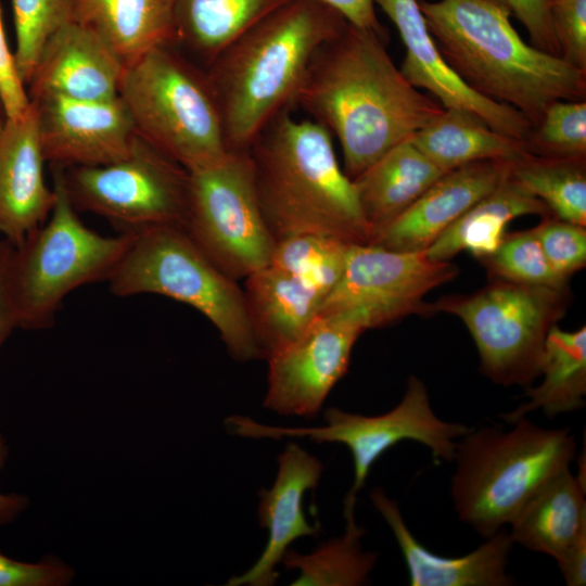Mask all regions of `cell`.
<instances>
[{
    "label": "cell",
    "instance_id": "484cf974",
    "mask_svg": "<svg viewBox=\"0 0 586 586\" xmlns=\"http://www.w3.org/2000/svg\"><path fill=\"white\" fill-rule=\"evenodd\" d=\"M550 216L548 207L510 174L485 198L451 224L425 251L433 260L449 262L460 252L479 260L493 254L508 224L521 216Z\"/></svg>",
    "mask_w": 586,
    "mask_h": 586
},
{
    "label": "cell",
    "instance_id": "7a4b0ae2",
    "mask_svg": "<svg viewBox=\"0 0 586 586\" xmlns=\"http://www.w3.org/2000/svg\"><path fill=\"white\" fill-rule=\"evenodd\" d=\"M346 25L318 0H290L215 58L206 74L229 151L246 152L268 124L295 104L314 55Z\"/></svg>",
    "mask_w": 586,
    "mask_h": 586
},
{
    "label": "cell",
    "instance_id": "277c9868",
    "mask_svg": "<svg viewBox=\"0 0 586 586\" xmlns=\"http://www.w3.org/2000/svg\"><path fill=\"white\" fill-rule=\"evenodd\" d=\"M247 153L276 242L300 234L370 242L353 180L340 167L331 133L322 125L285 111L266 126Z\"/></svg>",
    "mask_w": 586,
    "mask_h": 586
},
{
    "label": "cell",
    "instance_id": "d6a6232c",
    "mask_svg": "<svg viewBox=\"0 0 586 586\" xmlns=\"http://www.w3.org/2000/svg\"><path fill=\"white\" fill-rule=\"evenodd\" d=\"M16 34L14 58L25 86L50 38L74 21V0H11Z\"/></svg>",
    "mask_w": 586,
    "mask_h": 586
},
{
    "label": "cell",
    "instance_id": "52a82bcc",
    "mask_svg": "<svg viewBox=\"0 0 586 586\" xmlns=\"http://www.w3.org/2000/svg\"><path fill=\"white\" fill-rule=\"evenodd\" d=\"M118 97L137 135L187 171L230 152L206 71L174 46L156 48L126 66Z\"/></svg>",
    "mask_w": 586,
    "mask_h": 586
},
{
    "label": "cell",
    "instance_id": "ee69618b",
    "mask_svg": "<svg viewBox=\"0 0 586 586\" xmlns=\"http://www.w3.org/2000/svg\"><path fill=\"white\" fill-rule=\"evenodd\" d=\"M10 448L8 441L0 433V471L3 469ZM30 500L26 495L18 493H2L0 492V525H5L14 522L29 507Z\"/></svg>",
    "mask_w": 586,
    "mask_h": 586
},
{
    "label": "cell",
    "instance_id": "8fae6325",
    "mask_svg": "<svg viewBox=\"0 0 586 586\" xmlns=\"http://www.w3.org/2000/svg\"><path fill=\"white\" fill-rule=\"evenodd\" d=\"M196 245L238 281L269 265L276 244L266 224L246 152L188 171L183 220Z\"/></svg>",
    "mask_w": 586,
    "mask_h": 586
},
{
    "label": "cell",
    "instance_id": "4316f807",
    "mask_svg": "<svg viewBox=\"0 0 586 586\" xmlns=\"http://www.w3.org/2000/svg\"><path fill=\"white\" fill-rule=\"evenodd\" d=\"M410 139L444 173L479 161L512 162L527 153L524 141L502 135L459 109L444 107Z\"/></svg>",
    "mask_w": 586,
    "mask_h": 586
},
{
    "label": "cell",
    "instance_id": "603a6c76",
    "mask_svg": "<svg viewBox=\"0 0 586 586\" xmlns=\"http://www.w3.org/2000/svg\"><path fill=\"white\" fill-rule=\"evenodd\" d=\"M177 0H74V21L95 34L126 67L178 43Z\"/></svg>",
    "mask_w": 586,
    "mask_h": 586
},
{
    "label": "cell",
    "instance_id": "d590c367",
    "mask_svg": "<svg viewBox=\"0 0 586 586\" xmlns=\"http://www.w3.org/2000/svg\"><path fill=\"white\" fill-rule=\"evenodd\" d=\"M552 270L565 280L586 265V229L552 215L534 227Z\"/></svg>",
    "mask_w": 586,
    "mask_h": 586
},
{
    "label": "cell",
    "instance_id": "83f0119b",
    "mask_svg": "<svg viewBox=\"0 0 586 586\" xmlns=\"http://www.w3.org/2000/svg\"><path fill=\"white\" fill-rule=\"evenodd\" d=\"M542 382L525 388L528 400L500 418L513 423L535 410L548 418L572 412L585 406L586 328L564 331L555 324L546 337L540 366Z\"/></svg>",
    "mask_w": 586,
    "mask_h": 586
},
{
    "label": "cell",
    "instance_id": "8992f818",
    "mask_svg": "<svg viewBox=\"0 0 586 586\" xmlns=\"http://www.w3.org/2000/svg\"><path fill=\"white\" fill-rule=\"evenodd\" d=\"M107 281L117 296L158 294L190 305L218 330L231 357L239 361L263 358L243 289L205 255L182 225L133 232Z\"/></svg>",
    "mask_w": 586,
    "mask_h": 586
},
{
    "label": "cell",
    "instance_id": "d6986e66",
    "mask_svg": "<svg viewBox=\"0 0 586 586\" xmlns=\"http://www.w3.org/2000/svg\"><path fill=\"white\" fill-rule=\"evenodd\" d=\"M278 473L270 489H260L257 517L268 531L267 544L245 573L234 576L228 586H270L278 578L276 566L296 539L318 536L320 525H311L303 510L305 493L314 489L323 471L321 461L295 443H289L278 457Z\"/></svg>",
    "mask_w": 586,
    "mask_h": 586
},
{
    "label": "cell",
    "instance_id": "836d02e7",
    "mask_svg": "<svg viewBox=\"0 0 586 586\" xmlns=\"http://www.w3.org/2000/svg\"><path fill=\"white\" fill-rule=\"evenodd\" d=\"M489 279L518 283L568 289L569 280L558 276L550 267L534 228L506 233L498 249L480 259Z\"/></svg>",
    "mask_w": 586,
    "mask_h": 586
},
{
    "label": "cell",
    "instance_id": "e575fe53",
    "mask_svg": "<svg viewBox=\"0 0 586 586\" xmlns=\"http://www.w3.org/2000/svg\"><path fill=\"white\" fill-rule=\"evenodd\" d=\"M527 153L542 157L585 160L586 102L558 100L524 140Z\"/></svg>",
    "mask_w": 586,
    "mask_h": 586
},
{
    "label": "cell",
    "instance_id": "ba28073f",
    "mask_svg": "<svg viewBox=\"0 0 586 586\" xmlns=\"http://www.w3.org/2000/svg\"><path fill=\"white\" fill-rule=\"evenodd\" d=\"M54 204L48 219L13 247L9 282L18 328L51 327L73 290L109 279L133 232L102 235L79 218L67 194L63 167L52 165Z\"/></svg>",
    "mask_w": 586,
    "mask_h": 586
},
{
    "label": "cell",
    "instance_id": "44dd1931",
    "mask_svg": "<svg viewBox=\"0 0 586 586\" xmlns=\"http://www.w3.org/2000/svg\"><path fill=\"white\" fill-rule=\"evenodd\" d=\"M370 499L383 517L402 550L411 586H511L508 573L509 555L514 545L505 527L471 552L444 557L421 545L406 525L397 501L381 487L370 493Z\"/></svg>",
    "mask_w": 586,
    "mask_h": 586
},
{
    "label": "cell",
    "instance_id": "ffe728a7",
    "mask_svg": "<svg viewBox=\"0 0 586 586\" xmlns=\"http://www.w3.org/2000/svg\"><path fill=\"white\" fill-rule=\"evenodd\" d=\"M125 66L91 30L73 21L60 28L43 48L28 95H59L82 101L118 97Z\"/></svg>",
    "mask_w": 586,
    "mask_h": 586
},
{
    "label": "cell",
    "instance_id": "7402d4cb",
    "mask_svg": "<svg viewBox=\"0 0 586 586\" xmlns=\"http://www.w3.org/2000/svg\"><path fill=\"white\" fill-rule=\"evenodd\" d=\"M243 293L265 359L298 339L320 314L326 300L316 288L272 265L249 275Z\"/></svg>",
    "mask_w": 586,
    "mask_h": 586
},
{
    "label": "cell",
    "instance_id": "f546056e",
    "mask_svg": "<svg viewBox=\"0 0 586 586\" xmlns=\"http://www.w3.org/2000/svg\"><path fill=\"white\" fill-rule=\"evenodd\" d=\"M343 535L322 543L307 555L288 549L281 562L288 570H298L294 586H358L369 582L377 555L362 550L365 534L354 513L344 514Z\"/></svg>",
    "mask_w": 586,
    "mask_h": 586
},
{
    "label": "cell",
    "instance_id": "e0dca14e",
    "mask_svg": "<svg viewBox=\"0 0 586 586\" xmlns=\"http://www.w3.org/2000/svg\"><path fill=\"white\" fill-rule=\"evenodd\" d=\"M510 164L502 160L479 161L443 174L409 208L377 231L368 244L393 251L426 250L499 186Z\"/></svg>",
    "mask_w": 586,
    "mask_h": 586
},
{
    "label": "cell",
    "instance_id": "60d3db41",
    "mask_svg": "<svg viewBox=\"0 0 586 586\" xmlns=\"http://www.w3.org/2000/svg\"><path fill=\"white\" fill-rule=\"evenodd\" d=\"M341 14L345 21L364 30L387 39L386 28L379 22L374 0H318Z\"/></svg>",
    "mask_w": 586,
    "mask_h": 586
},
{
    "label": "cell",
    "instance_id": "b9f144b4",
    "mask_svg": "<svg viewBox=\"0 0 586 586\" xmlns=\"http://www.w3.org/2000/svg\"><path fill=\"white\" fill-rule=\"evenodd\" d=\"M13 247L11 243L0 237V347L18 328L9 282V267Z\"/></svg>",
    "mask_w": 586,
    "mask_h": 586
},
{
    "label": "cell",
    "instance_id": "5bb4252c",
    "mask_svg": "<svg viewBox=\"0 0 586 586\" xmlns=\"http://www.w3.org/2000/svg\"><path fill=\"white\" fill-rule=\"evenodd\" d=\"M366 330L353 311L319 314L298 339L266 358L264 407L282 416L316 418L346 374L352 349Z\"/></svg>",
    "mask_w": 586,
    "mask_h": 586
},
{
    "label": "cell",
    "instance_id": "f1b7e54d",
    "mask_svg": "<svg viewBox=\"0 0 586 586\" xmlns=\"http://www.w3.org/2000/svg\"><path fill=\"white\" fill-rule=\"evenodd\" d=\"M290 0H177L178 43L206 67L232 41Z\"/></svg>",
    "mask_w": 586,
    "mask_h": 586
},
{
    "label": "cell",
    "instance_id": "4fadbf2b",
    "mask_svg": "<svg viewBox=\"0 0 586 586\" xmlns=\"http://www.w3.org/2000/svg\"><path fill=\"white\" fill-rule=\"evenodd\" d=\"M458 272L451 260H433L425 250L393 251L352 244L343 275L320 314L353 311L367 329L381 328L410 315L431 316L425 295Z\"/></svg>",
    "mask_w": 586,
    "mask_h": 586
},
{
    "label": "cell",
    "instance_id": "3957f363",
    "mask_svg": "<svg viewBox=\"0 0 586 586\" xmlns=\"http://www.w3.org/2000/svg\"><path fill=\"white\" fill-rule=\"evenodd\" d=\"M449 67L479 94L520 111L535 127L558 100H585L586 73L527 44L501 0L421 1Z\"/></svg>",
    "mask_w": 586,
    "mask_h": 586
},
{
    "label": "cell",
    "instance_id": "ab89813d",
    "mask_svg": "<svg viewBox=\"0 0 586 586\" xmlns=\"http://www.w3.org/2000/svg\"><path fill=\"white\" fill-rule=\"evenodd\" d=\"M0 98L7 118L21 117L30 105V98L9 48L0 5Z\"/></svg>",
    "mask_w": 586,
    "mask_h": 586
},
{
    "label": "cell",
    "instance_id": "8d00e7d4",
    "mask_svg": "<svg viewBox=\"0 0 586 586\" xmlns=\"http://www.w3.org/2000/svg\"><path fill=\"white\" fill-rule=\"evenodd\" d=\"M549 12L562 58L586 73V0H550Z\"/></svg>",
    "mask_w": 586,
    "mask_h": 586
},
{
    "label": "cell",
    "instance_id": "1f68e13d",
    "mask_svg": "<svg viewBox=\"0 0 586 586\" xmlns=\"http://www.w3.org/2000/svg\"><path fill=\"white\" fill-rule=\"evenodd\" d=\"M351 245L327 235H294L276 242L269 265L298 277L327 298L343 275Z\"/></svg>",
    "mask_w": 586,
    "mask_h": 586
},
{
    "label": "cell",
    "instance_id": "9c48e42d",
    "mask_svg": "<svg viewBox=\"0 0 586 586\" xmlns=\"http://www.w3.org/2000/svg\"><path fill=\"white\" fill-rule=\"evenodd\" d=\"M570 289L501 279L471 294L442 296L431 314L462 320L480 357V371L501 386H532L540 374L546 337L570 304Z\"/></svg>",
    "mask_w": 586,
    "mask_h": 586
},
{
    "label": "cell",
    "instance_id": "74e56055",
    "mask_svg": "<svg viewBox=\"0 0 586 586\" xmlns=\"http://www.w3.org/2000/svg\"><path fill=\"white\" fill-rule=\"evenodd\" d=\"M75 576V569L56 556L25 562L7 556L0 548V586H67Z\"/></svg>",
    "mask_w": 586,
    "mask_h": 586
},
{
    "label": "cell",
    "instance_id": "f6af8a7d",
    "mask_svg": "<svg viewBox=\"0 0 586 586\" xmlns=\"http://www.w3.org/2000/svg\"><path fill=\"white\" fill-rule=\"evenodd\" d=\"M5 119H7V115H5V112H4V109H3V105H2V101H1V98H0V130H1Z\"/></svg>",
    "mask_w": 586,
    "mask_h": 586
},
{
    "label": "cell",
    "instance_id": "7c38bea8",
    "mask_svg": "<svg viewBox=\"0 0 586 586\" xmlns=\"http://www.w3.org/2000/svg\"><path fill=\"white\" fill-rule=\"evenodd\" d=\"M74 207L110 220L120 232L183 225L188 171L140 137L131 153L101 166L63 167Z\"/></svg>",
    "mask_w": 586,
    "mask_h": 586
},
{
    "label": "cell",
    "instance_id": "f35d334b",
    "mask_svg": "<svg viewBox=\"0 0 586 586\" xmlns=\"http://www.w3.org/2000/svg\"><path fill=\"white\" fill-rule=\"evenodd\" d=\"M526 28L532 46L561 56L549 12L550 0H501Z\"/></svg>",
    "mask_w": 586,
    "mask_h": 586
},
{
    "label": "cell",
    "instance_id": "d4e9b609",
    "mask_svg": "<svg viewBox=\"0 0 586 586\" xmlns=\"http://www.w3.org/2000/svg\"><path fill=\"white\" fill-rule=\"evenodd\" d=\"M513 544L559 559L586 531V486L570 468L548 480L509 523Z\"/></svg>",
    "mask_w": 586,
    "mask_h": 586
},
{
    "label": "cell",
    "instance_id": "30bf717a",
    "mask_svg": "<svg viewBox=\"0 0 586 586\" xmlns=\"http://www.w3.org/2000/svg\"><path fill=\"white\" fill-rule=\"evenodd\" d=\"M324 425L282 428L258 423L249 417L231 416L225 425L232 434L252 438L307 437L314 443H340L353 457L354 482L344 499V512L355 511L358 492L373 463L391 447L410 440L426 446L435 460L453 462L457 442L472 428L447 422L432 409L425 384L416 375L407 380L402 400L379 416H364L327 408Z\"/></svg>",
    "mask_w": 586,
    "mask_h": 586
},
{
    "label": "cell",
    "instance_id": "2e32d148",
    "mask_svg": "<svg viewBox=\"0 0 586 586\" xmlns=\"http://www.w3.org/2000/svg\"><path fill=\"white\" fill-rule=\"evenodd\" d=\"M405 46L400 72L416 88L431 92L445 109L471 112L494 130L524 141L530 120L517 109L489 100L467 86L449 67L431 36L417 0H374Z\"/></svg>",
    "mask_w": 586,
    "mask_h": 586
},
{
    "label": "cell",
    "instance_id": "7bdbcfd3",
    "mask_svg": "<svg viewBox=\"0 0 586 586\" xmlns=\"http://www.w3.org/2000/svg\"><path fill=\"white\" fill-rule=\"evenodd\" d=\"M568 586L586 584V531L556 560Z\"/></svg>",
    "mask_w": 586,
    "mask_h": 586
},
{
    "label": "cell",
    "instance_id": "5b68a950",
    "mask_svg": "<svg viewBox=\"0 0 586 586\" xmlns=\"http://www.w3.org/2000/svg\"><path fill=\"white\" fill-rule=\"evenodd\" d=\"M511 424L510 430L472 428L455 449L454 508L484 538L509 525L539 487L570 468L576 454L568 428H543L526 417Z\"/></svg>",
    "mask_w": 586,
    "mask_h": 586
},
{
    "label": "cell",
    "instance_id": "6da1fadb",
    "mask_svg": "<svg viewBox=\"0 0 586 586\" xmlns=\"http://www.w3.org/2000/svg\"><path fill=\"white\" fill-rule=\"evenodd\" d=\"M385 43L347 23L316 52L296 97L337 138L352 180L444 109L405 78Z\"/></svg>",
    "mask_w": 586,
    "mask_h": 586
},
{
    "label": "cell",
    "instance_id": "4dcf8cb0",
    "mask_svg": "<svg viewBox=\"0 0 586 586\" xmlns=\"http://www.w3.org/2000/svg\"><path fill=\"white\" fill-rule=\"evenodd\" d=\"M510 174L538 198L552 216L586 226L585 160L550 158L526 153L511 162Z\"/></svg>",
    "mask_w": 586,
    "mask_h": 586
},
{
    "label": "cell",
    "instance_id": "ac0fdd59",
    "mask_svg": "<svg viewBox=\"0 0 586 586\" xmlns=\"http://www.w3.org/2000/svg\"><path fill=\"white\" fill-rule=\"evenodd\" d=\"M44 162L31 101L21 117L7 118L0 130V237L14 247L41 226L53 208L55 196L44 180Z\"/></svg>",
    "mask_w": 586,
    "mask_h": 586
},
{
    "label": "cell",
    "instance_id": "cb8c5ba5",
    "mask_svg": "<svg viewBox=\"0 0 586 586\" xmlns=\"http://www.w3.org/2000/svg\"><path fill=\"white\" fill-rule=\"evenodd\" d=\"M443 174L409 138L354 178L371 238L409 208Z\"/></svg>",
    "mask_w": 586,
    "mask_h": 586
},
{
    "label": "cell",
    "instance_id": "9a60e30c",
    "mask_svg": "<svg viewBox=\"0 0 586 586\" xmlns=\"http://www.w3.org/2000/svg\"><path fill=\"white\" fill-rule=\"evenodd\" d=\"M46 162L62 167L101 166L127 157L137 140L119 97L82 101L59 95L31 99Z\"/></svg>",
    "mask_w": 586,
    "mask_h": 586
}]
</instances>
